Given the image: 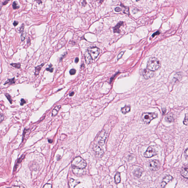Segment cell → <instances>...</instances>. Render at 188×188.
I'll use <instances>...</instances> for the list:
<instances>
[{"label": "cell", "mask_w": 188, "mask_h": 188, "mask_svg": "<svg viewBox=\"0 0 188 188\" xmlns=\"http://www.w3.org/2000/svg\"><path fill=\"white\" fill-rule=\"evenodd\" d=\"M160 62L156 57L150 58L147 64V68L153 71H156L160 68Z\"/></svg>", "instance_id": "1"}, {"label": "cell", "mask_w": 188, "mask_h": 188, "mask_svg": "<svg viewBox=\"0 0 188 188\" xmlns=\"http://www.w3.org/2000/svg\"><path fill=\"white\" fill-rule=\"evenodd\" d=\"M157 117L158 114L156 113H144L141 115V119L144 124L148 125L152 120Z\"/></svg>", "instance_id": "2"}, {"label": "cell", "mask_w": 188, "mask_h": 188, "mask_svg": "<svg viewBox=\"0 0 188 188\" xmlns=\"http://www.w3.org/2000/svg\"><path fill=\"white\" fill-rule=\"evenodd\" d=\"M72 167H76L81 169H85L87 166L85 160L80 157H76L72 163Z\"/></svg>", "instance_id": "3"}, {"label": "cell", "mask_w": 188, "mask_h": 188, "mask_svg": "<svg viewBox=\"0 0 188 188\" xmlns=\"http://www.w3.org/2000/svg\"><path fill=\"white\" fill-rule=\"evenodd\" d=\"M158 154V151L153 146H150L144 153V156L146 158H149Z\"/></svg>", "instance_id": "4"}, {"label": "cell", "mask_w": 188, "mask_h": 188, "mask_svg": "<svg viewBox=\"0 0 188 188\" xmlns=\"http://www.w3.org/2000/svg\"><path fill=\"white\" fill-rule=\"evenodd\" d=\"M88 51L93 60L95 59L99 55L100 53L99 48L95 47L89 48Z\"/></svg>", "instance_id": "5"}, {"label": "cell", "mask_w": 188, "mask_h": 188, "mask_svg": "<svg viewBox=\"0 0 188 188\" xmlns=\"http://www.w3.org/2000/svg\"><path fill=\"white\" fill-rule=\"evenodd\" d=\"M150 169L153 171H157L160 169V162L157 160H154L150 161L149 163Z\"/></svg>", "instance_id": "6"}, {"label": "cell", "mask_w": 188, "mask_h": 188, "mask_svg": "<svg viewBox=\"0 0 188 188\" xmlns=\"http://www.w3.org/2000/svg\"><path fill=\"white\" fill-rule=\"evenodd\" d=\"M142 75L145 79H148L154 77L155 74L154 72L147 68L143 70Z\"/></svg>", "instance_id": "7"}, {"label": "cell", "mask_w": 188, "mask_h": 188, "mask_svg": "<svg viewBox=\"0 0 188 188\" xmlns=\"http://www.w3.org/2000/svg\"><path fill=\"white\" fill-rule=\"evenodd\" d=\"M73 173L76 176H81L84 175L86 173V171L84 169L79 168L76 167H72Z\"/></svg>", "instance_id": "8"}, {"label": "cell", "mask_w": 188, "mask_h": 188, "mask_svg": "<svg viewBox=\"0 0 188 188\" xmlns=\"http://www.w3.org/2000/svg\"><path fill=\"white\" fill-rule=\"evenodd\" d=\"M172 177L171 176L169 175L166 176L163 179L162 182L160 185L161 188H164L166 184L172 180Z\"/></svg>", "instance_id": "9"}, {"label": "cell", "mask_w": 188, "mask_h": 188, "mask_svg": "<svg viewBox=\"0 0 188 188\" xmlns=\"http://www.w3.org/2000/svg\"><path fill=\"white\" fill-rule=\"evenodd\" d=\"M94 150L95 152L96 155L98 157H101L103 155L104 152L101 148L98 146H95L94 147Z\"/></svg>", "instance_id": "10"}, {"label": "cell", "mask_w": 188, "mask_h": 188, "mask_svg": "<svg viewBox=\"0 0 188 188\" xmlns=\"http://www.w3.org/2000/svg\"><path fill=\"white\" fill-rule=\"evenodd\" d=\"M124 23L123 21H120L117 24V25L113 28L114 30V33H120L121 32L120 30V28L121 26H123Z\"/></svg>", "instance_id": "11"}, {"label": "cell", "mask_w": 188, "mask_h": 188, "mask_svg": "<svg viewBox=\"0 0 188 188\" xmlns=\"http://www.w3.org/2000/svg\"><path fill=\"white\" fill-rule=\"evenodd\" d=\"M80 182H78L77 180L73 179H71L69 182V186L70 188H74L78 184L80 183Z\"/></svg>", "instance_id": "12"}, {"label": "cell", "mask_w": 188, "mask_h": 188, "mask_svg": "<svg viewBox=\"0 0 188 188\" xmlns=\"http://www.w3.org/2000/svg\"><path fill=\"white\" fill-rule=\"evenodd\" d=\"M107 138V134L105 132H103V136H101V138L100 139L99 141H98V143L101 146H103L104 144L105 140Z\"/></svg>", "instance_id": "13"}, {"label": "cell", "mask_w": 188, "mask_h": 188, "mask_svg": "<svg viewBox=\"0 0 188 188\" xmlns=\"http://www.w3.org/2000/svg\"><path fill=\"white\" fill-rule=\"evenodd\" d=\"M180 173L183 176L188 179V168H182L180 170Z\"/></svg>", "instance_id": "14"}, {"label": "cell", "mask_w": 188, "mask_h": 188, "mask_svg": "<svg viewBox=\"0 0 188 188\" xmlns=\"http://www.w3.org/2000/svg\"><path fill=\"white\" fill-rule=\"evenodd\" d=\"M85 59L86 62L87 64H90L92 62V59L89 53L88 52H86L85 54Z\"/></svg>", "instance_id": "15"}, {"label": "cell", "mask_w": 188, "mask_h": 188, "mask_svg": "<svg viewBox=\"0 0 188 188\" xmlns=\"http://www.w3.org/2000/svg\"><path fill=\"white\" fill-rule=\"evenodd\" d=\"M165 120L166 121H167L168 122H169V123L173 122L174 120L173 115L171 114H171L170 113V114L167 115L166 116Z\"/></svg>", "instance_id": "16"}, {"label": "cell", "mask_w": 188, "mask_h": 188, "mask_svg": "<svg viewBox=\"0 0 188 188\" xmlns=\"http://www.w3.org/2000/svg\"><path fill=\"white\" fill-rule=\"evenodd\" d=\"M142 173H143V171H142V170L138 168L134 171L133 174L135 177L140 178V177H141Z\"/></svg>", "instance_id": "17"}, {"label": "cell", "mask_w": 188, "mask_h": 188, "mask_svg": "<svg viewBox=\"0 0 188 188\" xmlns=\"http://www.w3.org/2000/svg\"><path fill=\"white\" fill-rule=\"evenodd\" d=\"M121 112L124 114H126L127 113H129L130 111V107L129 106L126 105L124 107L121 108Z\"/></svg>", "instance_id": "18"}, {"label": "cell", "mask_w": 188, "mask_h": 188, "mask_svg": "<svg viewBox=\"0 0 188 188\" xmlns=\"http://www.w3.org/2000/svg\"><path fill=\"white\" fill-rule=\"evenodd\" d=\"M115 181L116 184H119L121 181L120 173L119 172H117L115 176Z\"/></svg>", "instance_id": "19"}, {"label": "cell", "mask_w": 188, "mask_h": 188, "mask_svg": "<svg viewBox=\"0 0 188 188\" xmlns=\"http://www.w3.org/2000/svg\"><path fill=\"white\" fill-rule=\"evenodd\" d=\"M60 108H61L60 105H57L54 108L52 112V115L53 117H55L56 116Z\"/></svg>", "instance_id": "20"}, {"label": "cell", "mask_w": 188, "mask_h": 188, "mask_svg": "<svg viewBox=\"0 0 188 188\" xmlns=\"http://www.w3.org/2000/svg\"><path fill=\"white\" fill-rule=\"evenodd\" d=\"M44 64H45L44 63H43L42 64L38 65V66H36V67H35V75H39L41 68H42V67H43V66Z\"/></svg>", "instance_id": "21"}, {"label": "cell", "mask_w": 188, "mask_h": 188, "mask_svg": "<svg viewBox=\"0 0 188 188\" xmlns=\"http://www.w3.org/2000/svg\"><path fill=\"white\" fill-rule=\"evenodd\" d=\"M120 5L122 7L124 8V13L127 14V15H129V7H128L125 6L122 3Z\"/></svg>", "instance_id": "22"}, {"label": "cell", "mask_w": 188, "mask_h": 188, "mask_svg": "<svg viewBox=\"0 0 188 188\" xmlns=\"http://www.w3.org/2000/svg\"><path fill=\"white\" fill-rule=\"evenodd\" d=\"M15 83H16V81H15V78H13L11 79H8L6 82L4 83V85L7 84H15Z\"/></svg>", "instance_id": "23"}, {"label": "cell", "mask_w": 188, "mask_h": 188, "mask_svg": "<svg viewBox=\"0 0 188 188\" xmlns=\"http://www.w3.org/2000/svg\"><path fill=\"white\" fill-rule=\"evenodd\" d=\"M183 123L185 125H188V114H186L185 117L183 121Z\"/></svg>", "instance_id": "24"}, {"label": "cell", "mask_w": 188, "mask_h": 188, "mask_svg": "<svg viewBox=\"0 0 188 188\" xmlns=\"http://www.w3.org/2000/svg\"><path fill=\"white\" fill-rule=\"evenodd\" d=\"M13 7L14 9H17L20 8V6L16 1H14L13 4Z\"/></svg>", "instance_id": "25"}, {"label": "cell", "mask_w": 188, "mask_h": 188, "mask_svg": "<svg viewBox=\"0 0 188 188\" xmlns=\"http://www.w3.org/2000/svg\"><path fill=\"white\" fill-rule=\"evenodd\" d=\"M10 65L13 67L17 68H20L21 67V64L20 63H12Z\"/></svg>", "instance_id": "26"}, {"label": "cell", "mask_w": 188, "mask_h": 188, "mask_svg": "<svg viewBox=\"0 0 188 188\" xmlns=\"http://www.w3.org/2000/svg\"><path fill=\"white\" fill-rule=\"evenodd\" d=\"M5 95L7 99H8V100L9 101L10 103L12 104V100L11 99V97L10 95L9 94H7V93H6V94H5Z\"/></svg>", "instance_id": "27"}, {"label": "cell", "mask_w": 188, "mask_h": 188, "mask_svg": "<svg viewBox=\"0 0 188 188\" xmlns=\"http://www.w3.org/2000/svg\"><path fill=\"white\" fill-rule=\"evenodd\" d=\"M26 33L25 32H23L22 33V34H21V41H24V40H25L26 36Z\"/></svg>", "instance_id": "28"}, {"label": "cell", "mask_w": 188, "mask_h": 188, "mask_svg": "<svg viewBox=\"0 0 188 188\" xmlns=\"http://www.w3.org/2000/svg\"><path fill=\"white\" fill-rule=\"evenodd\" d=\"M52 64H50L49 65V68H47L46 69V70L47 71L50 72H53L54 69L53 68H52Z\"/></svg>", "instance_id": "29"}, {"label": "cell", "mask_w": 188, "mask_h": 188, "mask_svg": "<svg viewBox=\"0 0 188 188\" xmlns=\"http://www.w3.org/2000/svg\"><path fill=\"white\" fill-rule=\"evenodd\" d=\"M76 72V70L75 69H72L69 71V74L71 75H74Z\"/></svg>", "instance_id": "30"}, {"label": "cell", "mask_w": 188, "mask_h": 188, "mask_svg": "<svg viewBox=\"0 0 188 188\" xmlns=\"http://www.w3.org/2000/svg\"><path fill=\"white\" fill-rule=\"evenodd\" d=\"M124 52H120L119 53V55L118 56V60L120 59L121 58V57L123 56V55H124Z\"/></svg>", "instance_id": "31"}, {"label": "cell", "mask_w": 188, "mask_h": 188, "mask_svg": "<svg viewBox=\"0 0 188 188\" xmlns=\"http://www.w3.org/2000/svg\"><path fill=\"white\" fill-rule=\"evenodd\" d=\"M67 54V53H64V54H63V55H62V56L60 57V62L62 61L63 59L66 56Z\"/></svg>", "instance_id": "32"}, {"label": "cell", "mask_w": 188, "mask_h": 188, "mask_svg": "<svg viewBox=\"0 0 188 188\" xmlns=\"http://www.w3.org/2000/svg\"><path fill=\"white\" fill-rule=\"evenodd\" d=\"M24 28V24H22V25L21 26V27L20 28V30H19V32H23Z\"/></svg>", "instance_id": "33"}, {"label": "cell", "mask_w": 188, "mask_h": 188, "mask_svg": "<svg viewBox=\"0 0 188 188\" xmlns=\"http://www.w3.org/2000/svg\"><path fill=\"white\" fill-rule=\"evenodd\" d=\"M115 11L117 12H120V11H122V9L121 8H120L119 7H116L115 9Z\"/></svg>", "instance_id": "34"}, {"label": "cell", "mask_w": 188, "mask_h": 188, "mask_svg": "<svg viewBox=\"0 0 188 188\" xmlns=\"http://www.w3.org/2000/svg\"><path fill=\"white\" fill-rule=\"evenodd\" d=\"M21 102L20 103V105H21V106L24 105V104L26 103V101H25L24 99H23V98H22V99H21Z\"/></svg>", "instance_id": "35"}, {"label": "cell", "mask_w": 188, "mask_h": 188, "mask_svg": "<svg viewBox=\"0 0 188 188\" xmlns=\"http://www.w3.org/2000/svg\"><path fill=\"white\" fill-rule=\"evenodd\" d=\"M43 188H52V185L50 184H46L43 187Z\"/></svg>", "instance_id": "36"}, {"label": "cell", "mask_w": 188, "mask_h": 188, "mask_svg": "<svg viewBox=\"0 0 188 188\" xmlns=\"http://www.w3.org/2000/svg\"><path fill=\"white\" fill-rule=\"evenodd\" d=\"M86 4H87V2H86V0H83V2L82 3V6H83L85 7V6L86 5Z\"/></svg>", "instance_id": "37"}, {"label": "cell", "mask_w": 188, "mask_h": 188, "mask_svg": "<svg viewBox=\"0 0 188 188\" xmlns=\"http://www.w3.org/2000/svg\"><path fill=\"white\" fill-rule=\"evenodd\" d=\"M138 11H139V10L137 9H134L132 10V12H133V13L135 14L136 13H137L138 12Z\"/></svg>", "instance_id": "38"}, {"label": "cell", "mask_w": 188, "mask_h": 188, "mask_svg": "<svg viewBox=\"0 0 188 188\" xmlns=\"http://www.w3.org/2000/svg\"><path fill=\"white\" fill-rule=\"evenodd\" d=\"M159 34V31H157V32H156L154 33L153 34V35H152V36H153V37H154L156 35H158V34Z\"/></svg>", "instance_id": "39"}, {"label": "cell", "mask_w": 188, "mask_h": 188, "mask_svg": "<svg viewBox=\"0 0 188 188\" xmlns=\"http://www.w3.org/2000/svg\"><path fill=\"white\" fill-rule=\"evenodd\" d=\"M4 119V116L2 114L0 115V122H1Z\"/></svg>", "instance_id": "40"}, {"label": "cell", "mask_w": 188, "mask_h": 188, "mask_svg": "<svg viewBox=\"0 0 188 188\" xmlns=\"http://www.w3.org/2000/svg\"><path fill=\"white\" fill-rule=\"evenodd\" d=\"M10 0H6L3 3V5H6V4H7L8 3V1Z\"/></svg>", "instance_id": "41"}, {"label": "cell", "mask_w": 188, "mask_h": 188, "mask_svg": "<svg viewBox=\"0 0 188 188\" xmlns=\"http://www.w3.org/2000/svg\"><path fill=\"white\" fill-rule=\"evenodd\" d=\"M18 24H19V22H18V21H14L13 24L14 26V27H16L18 25Z\"/></svg>", "instance_id": "42"}, {"label": "cell", "mask_w": 188, "mask_h": 188, "mask_svg": "<svg viewBox=\"0 0 188 188\" xmlns=\"http://www.w3.org/2000/svg\"><path fill=\"white\" fill-rule=\"evenodd\" d=\"M79 60V58H78V57H76V58H75V62L76 63H77L78 62Z\"/></svg>", "instance_id": "43"}, {"label": "cell", "mask_w": 188, "mask_h": 188, "mask_svg": "<svg viewBox=\"0 0 188 188\" xmlns=\"http://www.w3.org/2000/svg\"><path fill=\"white\" fill-rule=\"evenodd\" d=\"M35 0L36 1V2H37V3L39 4L40 3H42V1L41 0Z\"/></svg>", "instance_id": "44"}, {"label": "cell", "mask_w": 188, "mask_h": 188, "mask_svg": "<svg viewBox=\"0 0 188 188\" xmlns=\"http://www.w3.org/2000/svg\"><path fill=\"white\" fill-rule=\"evenodd\" d=\"M185 154L187 156H188V149H187L186 151H185Z\"/></svg>", "instance_id": "45"}, {"label": "cell", "mask_w": 188, "mask_h": 188, "mask_svg": "<svg viewBox=\"0 0 188 188\" xmlns=\"http://www.w3.org/2000/svg\"><path fill=\"white\" fill-rule=\"evenodd\" d=\"M74 92H71V93L69 94V95L70 96H72L74 95Z\"/></svg>", "instance_id": "46"}, {"label": "cell", "mask_w": 188, "mask_h": 188, "mask_svg": "<svg viewBox=\"0 0 188 188\" xmlns=\"http://www.w3.org/2000/svg\"><path fill=\"white\" fill-rule=\"evenodd\" d=\"M31 40L30 38H28V40H27V43H30Z\"/></svg>", "instance_id": "47"}, {"label": "cell", "mask_w": 188, "mask_h": 188, "mask_svg": "<svg viewBox=\"0 0 188 188\" xmlns=\"http://www.w3.org/2000/svg\"><path fill=\"white\" fill-rule=\"evenodd\" d=\"M48 141H49V143H52L53 142L52 140L51 139L48 140Z\"/></svg>", "instance_id": "48"}, {"label": "cell", "mask_w": 188, "mask_h": 188, "mask_svg": "<svg viewBox=\"0 0 188 188\" xmlns=\"http://www.w3.org/2000/svg\"><path fill=\"white\" fill-rule=\"evenodd\" d=\"M104 1V0H100V3H102Z\"/></svg>", "instance_id": "49"}, {"label": "cell", "mask_w": 188, "mask_h": 188, "mask_svg": "<svg viewBox=\"0 0 188 188\" xmlns=\"http://www.w3.org/2000/svg\"><path fill=\"white\" fill-rule=\"evenodd\" d=\"M136 0L137 1L139 0Z\"/></svg>", "instance_id": "50"}]
</instances>
